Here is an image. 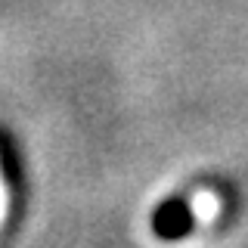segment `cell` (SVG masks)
<instances>
[{
  "mask_svg": "<svg viewBox=\"0 0 248 248\" xmlns=\"http://www.w3.org/2000/svg\"><path fill=\"white\" fill-rule=\"evenodd\" d=\"M6 211H10V192H6V183H3V174H0V223L6 220Z\"/></svg>",
  "mask_w": 248,
  "mask_h": 248,
  "instance_id": "obj_2",
  "label": "cell"
},
{
  "mask_svg": "<svg viewBox=\"0 0 248 248\" xmlns=\"http://www.w3.org/2000/svg\"><path fill=\"white\" fill-rule=\"evenodd\" d=\"M189 211L199 223H211L214 217L220 214V199H217V192H211V189H199L196 196L189 199Z\"/></svg>",
  "mask_w": 248,
  "mask_h": 248,
  "instance_id": "obj_1",
  "label": "cell"
}]
</instances>
